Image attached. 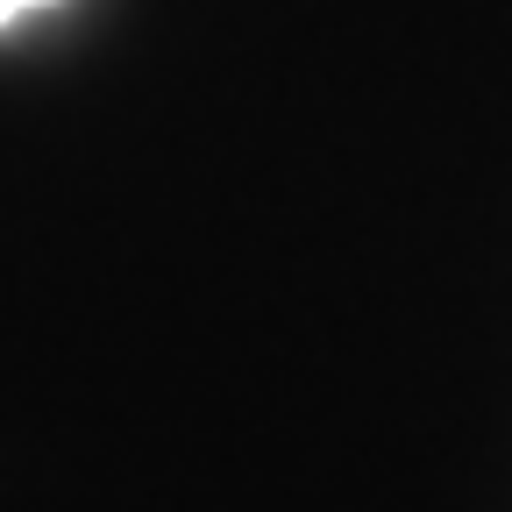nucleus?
<instances>
[{
	"label": "nucleus",
	"mask_w": 512,
	"mask_h": 512,
	"mask_svg": "<svg viewBox=\"0 0 512 512\" xmlns=\"http://www.w3.org/2000/svg\"><path fill=\"white\" fill-rule=\"evenodd\" d=\"M29 8H50V0H0V22H15V15H29Z\"/></svg>",
	"instance_id": "f257e3e1"
}]
</instances>
